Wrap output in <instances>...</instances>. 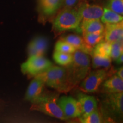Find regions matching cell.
<instances>
[{
  "mask_svg": "<svg viewBox=\"0 0 123 123\" xmlns=\"http://www.w3.org/2000/svg\"><path fill=\"white\" fill-rule=\"evenodd\" d=\"M73 55V61L66 67L67 80L71 90L79 84L88 74L91 66L89 55L76 50Z\"/></svg>",
  "mask_w": 123,
  "mask_h": 123,
  "instance_id": "6da1fadb",
  "label": "cell"
},
{
  "mask_svg": "<svg viewBox=\"0 0 123 123\" xmlns=\"http://www.w3.org/2000/svg\"><path fill=\"white\" fill-rule=\"evenodd\" d=\"M82 18L76 7H63L53 21V30L59 34L71 30L80 31V25Z\"/></svg>",
  "mask_w": 123,
  "mask_h": 123,
  "instance_id": "7a4b0ae2",
  "label": "cell"
},
{
  "mask_svg": "<svg viewBox=\"0 0 123 123\" xmlns=\"http://www.w3.org/2000/svg\"><path fill=\"white\" fill-rule=\"evenodd\" d=\"M37 76L43 81L45 85L59 92L66 93L71 90L66 67L52 66Z\"/></svg>",
  "mask_w": 123,
  "mask_h": 123,
  "instance_id": "3957f363",
  "label": "cell"
},
{
  "mask_svg": "<svg viewBox=\"0 0 123 123\" xmlns=\"http://www.w3.org/2000/svg\"><path fill=\"white\" fill-rule=\"evenodd\" d=\"M58 95L55 94H42L33 102L30 110L37 111L49 116L62 120H68L57 103Z\"/></svg>",
  "mask_w": 123,
  "mask_h": 123,
  "instance_id": "277c9868",
  "label": "cell"
},
{
  "mask_svg": "<svg viewBox=\"0 0 123 123\" xmlns=\"http://www.w3.org/2000/svg\"><path fill=\"white\" fill-rule=\"evenodd\" d=\"M104 117L108 119H121L123 116V92L107 93L102 103Z\"/></svg>",
  "mask_w": 123,
  "mask_h": 123,
  "instance_id": "5b68a950",
  "label": "cell"
},
{
  "mask_svg": "<svg viewBox=\"0 0 123 123\" xmlns=\"http://www.w3.org/2000/svg\"><path fill=\"white\" fill-rule=\"evenodd\" d=\"M52 66L51 62L43 55H33L29 56L27 61L21 64V69L24 75L31 78L40 74Z\"/></svg>",
  "mask_w": 123,
  "mask_h": 123,
  "instance_id": "8992f818",
  "label": "cell"
},
{
  "mask_svg": "<svg viewBox=\"0 0 123 123\" xmlns=\"http://www.w3.org/2000/svg\"><path fill=\"white\" fill-rule=\"evenodd\" d=\"M107 68L100 69L89 73L81 81L80 89L85 93H94L100 88L103 83L109 76Z\"/></svg>",
  "mask_w": 123,
  "mask_h": 123,
  "instance_id": "52a82bcc",
  "label": "cell"
},
{
  "mask_svg": "<svg viewBox=\"0 0 123 123\" xmlns=\"http://www.w3.org/2000/svg\"><path fill=\"white\" fill-rule=\"evenodd\" d=\"M57 103L68 119L78 118L82 115L79 101L72 97L62 96L58 99Z\"/></svg>",
  "mask_w": 123,
  "mask_h": 123,
  "instance_id": "ba28073f",
  "label": "cell"
},
{
  "mask_svg": "<svg viewBox=\"0 0 123 123\" xmlns=\"http://www.w3.org/2000/svg\"><path fill=\"white\" fill-rule=\"evenodd\" d=\"M63 0H38L39 19L45 21L55 14L63 5Z\"/></svg>",
  "mask_w": 123,
  "mask_h": 123,
  "instance_id": "9c48e42d",
  "label": "cell"
},
{
  "mask_svg": "<svg viewBox=\"0 0 123 123\" xmlns=\"http://www.w3.org/2000/svg\"><path fill=\"white\" fill-rule=\"evenodd\" d=\"M76 7L82 20L100 19L103 13V8L101 6L88 4L84 1Z\"/></svg>",
  "mask_w": 123,
  "mask_h": 123,
  "instance_id": "30bf717a",
  "label": "cell"
},
{
  "mask_svg": "<svg viewBox=\"0 0 123 123\" xmlns=\"http://www.w3.org/2000/svg\"><path fill=\"white\" fill-rule=\"evenodd\" d=\"M104 26V40L112 43L123 40V21L115 24H106Z\"/></svg>",
  "mask_w": 123,
  "mask_h": 123,
  "instance_id": "8fae6325",
  "label": "cell"
},
{
  "mask_svg": "<svg viewBox=\"0 0 123 123\" xmlns=\"http://www.w3.org/2000/svg\"><path fill=\"white\" fill-rule=\"evenodd\" d=\"M45 84L38 76H34V79L31 81L26 92L25 99L33 102L35 100L42 95Z\"/></svg>",
  "mask_w": 123,
  "mask_h": 123,
  "instance_id": "7c38bea8",
  "label": "cell"
},
{
  "mask_svg": "<svg viewBox=\"0 0 123 123\" xmlns=\"http://www.w3.org/2000/svg\"><path fill=\"white\" fill-rule=\"evenodd\" d=\"M62 40L66 41L73 46L76 50L80 51L83 53L92 55L93 47L88 45L84 42L83 38L76 34H69L61 38Z\"/></svg>",
  "mask_w": 123,
  "mask_h": 123,
  "instance_id": "4fadbf2b",
  "label": "cell"
},
{
  "mask_svg": "<svg viewBox=\"0 0 123 123\" xmlns=\"http://www.w3.org/2000/svg\"><path fill=\"white\" fill-rule=\"evenodd\" d=\"M101 91L105 93L123 92V79L116 75L108 78L103 82L101 87Z\"/></svg>",
  "mask_w": 123,
  "mask_h": 123,
  "instance_id": "5bb4252c",
  "label": "cell"
},
{
  "mask_svg": "<svg viewBox=\"0 0 123 123\" xmlns=\"http://www.w3.org/2000/svg\"><path fill=\"white\" fill-rule=\"evenodd\" d=\"M77 100L81 107L82 115L88 114L98 108L96 98L92 96L79 93L77 96Z\"/></svg>",
  "mask_w": 123,
  "mask_h": 123,
  "instance_id": "9a60e30c",
  "label": "cell"
},
{
  "mask_svg": "<svg viewBox=\"0 0 123 123\" xmlns=\"http://www.w3.org/2000/svg\"><path fill=\"white\" fill-rule=\"evenodd\" d=\"M80 30L83 34L102 32L104 31V25L100 19L82 20Z\"/></svg>",
  "mask_w": 123,
  "mask_h": 123,
  "instance_id": "2e32d148",
  "label": "cell"
},
{
  "mask_svg": "<svg viewBox=\"0 0 123 123\" xmlns=\"http://www.w3.org/2000/svg\"><path fill=\"white\" fill-rule=\"evenodd\" d=\"M123 15L115 13L107 7L103 8V13L100 18L101 22L106 24H115L123 21Z\"/></svg>",
  "mask_w": 123,
  "mask_h": 123,
  "instance_id": "e0dca14e",
  "label": "cell"
},
{
  "mask_svg": "<svg viewBox=\"0 0 123 123\" xmlns=\"http://www.w3.org/2000/svg\"><path fill=\"white\" fill-rule=\"evenodd\" d=\"M78 118L80 122L82 123H101L104 122L103 115L98 108L88 114L81 115Z\"/></svg>",
  "mask_w": 123,
  "mask_h": 123,
  "instance_id": "ac0fdd59",
  "label": "cell"
},
{
  "mask_svg": "<svg viewBox=\"0 0 123 123\" xmlns=\"http://www.w3.org/2000/svg\"><path fill=\"white\" fill-rule=\"evenodd\" d=\"M83 38L84 42L88 45L93 47L98 43L103 41L104 38V32L83 34Z\"/></svg>",
  "mask_w": 123,
  "mask_h": 123,
  "instance_id": "d6986e66",
  "label": "cell"
},
{
  "mask_svg": "<svg viewBox=\"0 0 123 123\" xmlns=\"http://www.w3.org/2000/svg\"><path fill=\"white\" fill-rule=\"evenodd\" d=\"M111 43L105 40L98 43L93 47L92 55H99L102 56H110Z\"/></svg>",
  "mask_w": 123,
  "mask_h": 123,
  "instance_id": "ffe728a7",
  "label": "cell"
},
{
  "mask_svg": "<svg viewBox=\"0 0 123 123\" xmlns=\"http://www.w3.org/2000/svg\"><path fill=\"white\" fill-rule=\"evenodd\" d=\"M92 66L93 68H104L108 69L111 64V58L110 56L92 55Z\"/></svg>",
  "mask_w": 123,
  "mask_h": 123,
  "instance_id": "44dd1931",
  "label": "cell"
},
{
  "mask_svg": "<svg viewBox=\"0 0 123 123\" xmlns=\"http://www.w3.org/2000/svg\"><path fill=\"white\" fill-rule=\"evenodd\" d=\"M35 48L41 55H43L47 51L48 48V40L43 36H38L35 37L31 41Z\"/></svg>",
  "mask_w": 123,
  "mask_h": 123,
  "instance_id": "7402d4cb",
  "label": "cell"
},
{
  "mask_svg": "<svg viewBox=\"0 0 123 123\" xmlns=\"http://www.w3.org/2000/svg\"><path fill=\"white\" fill-rule=\"evenodd\" d=\"M53 59L55 62L61 66H66L73 61V54L64 53L55 51L53 54Z\"/></svg>",
  "mask_w": 123,
  "mask_h": 123,
  "instance_id": "603a6c76",
  "label": "cell"
},
{
  "mask_svg": "<svg viewBox=\"0 0 123 123\" xmlns=\"http://www.w3.org/2000/svg\"><path fill=\"white\" fill-rule=\"evenodd\" d=\"M123 54V41H118L111 43L110 58L111 59L116 60Z\"/></svg>",
  "mask_w": 123,
  "mask_h": 123,
  "instance_id": "cb8c5ba5",
  "label": "cell"
},
{
  "mask_svg": "<svg viewBox=\"0 0 123 123\" xmlns=\"http://www.w3.org/2000/svg\"><path fill=\"white\" fill-rule=\"evenodd\" d=\"M76 50L73 46L62 39L57 41L55 46V51L62 53L73 54Z\"/></svg>",
  "mask_w": 123,
  "mask_h": 123,
  "instance_id": "d4e9b609",
  "label": "cell"
},
{
  "mask_svg": "<svg viewBox=\"0 0 123 123\" xmlns=\"http://www.w3.org/2000/svg\"><path fill=\"white\" fill-rule=\"evenodd\" d=\"M106 7L110 9L115 13L123 15V0H108Z\"/></svg>",
  "mask_w": 123,
  "mask_h": 123,
  "instance_id": "484cf974",
  "label": "cell"
},
{
  "mask_svg": "<svg viewBox=\"0 0 123 123\" xmlns=\"http://www.w3.org/2000/svg\"><path fill=\"white\" fill-rule=\"evenodd\" d=\"M83 0H63V7H76Z\"/></svg>",
  "mask_w": 123,
  "mask_h": 123,
  "instance_id": "4316f807",
  "label": "cell"
},
{
  "mask_svg": "<svg viewBox=\"0 0 123 123\" xmlns=\"http://www.w3.org/2000/svg\"><path fill=\"white\" fill-rule=\"evenodd\" d=\"M27 53H28L29 56H33V55H41L31 42L29 43V44H28V47H27Z\"/></svg>",
  "mask_w": 123,
  "mask_h": 123,
  "instance_id": "83f0119b",
  "label": "cell"
},
{
  "mask_svg": "<svg viewBox=\"0 0 123 123\" xmlns=\"http://www.w3.org/2000/svg\"><path fill=\"white\" fill-rule=\"evenodd\" d=\"M116 75H117V76H119L120 78L123 79V66H121V67L118 69L117 70L116 73Z\"/></svg>",
  "mask_w": 123,
  "mask_h": 123,
  "instance_id": "f1b7e54d",
  "label": "cell"
},
{
  "mask_svg": "<svg viewBox=\"0 0 123 123\" xmlns=\"http://www.w3.org/2000/svg\"><path fill=\"white\" fill-rule=\"evenodd\" d=\"M116 62L117 64H122L123 62V54H121L120 56L116 60Z\"/></svg>",
  "mask_w": 123,
  "mask_h": 123,
  "instance_id": "f546056e",
  "label": "cell"
}]
</instances>
